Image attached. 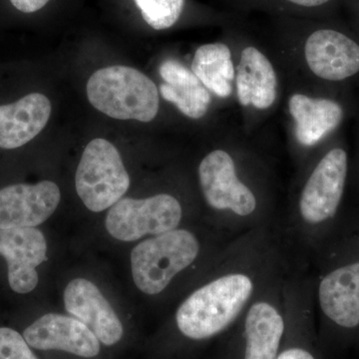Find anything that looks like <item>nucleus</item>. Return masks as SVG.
Masks as SVG:
<instances>
[{"mask_svg":"<svg viewBox=\"0 0 359 359\" xmlns=\"http://www.w3.org/2000/svg\"><path fill=\"white\" fill-rule=\"evenodd\" d=\"M66 311L83 323L99 341L111 346L121 340L124 330L114 309L100 290L85 278L71 280L65 292Z\"/></svg>","mask_w":359,"mask_h":359,"instance_id":"13","label":"nucleus"},{"mask_svg":"<svg viewBox=\"0 0 359 359\" xmlns=\"http://www.w3.org/2000/svg\"><path fill=\"white\" fill-rule=\"evenodd\" d=\"M23 337L30 347L39 351H61L80 358H95L100 353V341L77 318L58 313H47L28 327Z\"/></svg>","mask_w":359,"mask_h":359,"instance_id":"11","label":"nucleus"},{"mask_svg":"<svg viewBox=\"0 0 359 359\" xmlns=\"http://www.w3.org/2000/svg\"><path fill=\"white\" fill-rule=\"evenodd\" d=\"M304 58L316 76L341 81L359 72V45L344 33L316 30L304 44Z\"/></svg>","mask_w":359,"mask_h":359,"instance_id":"12","label":"nucleus"},{"mask_svg":"<svg viewBox=\"0 0 359 359\" xmlns=\"http://www.w3.org/2000/svg\"><path fill=\"white\" fill-rule=\"evenodd\" d=\"M276 359H318L311 348L302 346H290L283 348Z\"/></svg>","mask_w":359,"mask_h":359,"instance_id":"22","label":"nucleus"},{"mask_svg":"<svg viewBox=\"0 0 359 359\" xmlns=\"http://www.w3.org/2000/svg\"><path fill=\"white\" fill-rule=\"evenodd\" d=\"M161 95L174 104L180 112L192 119H201L207 114L212 102L209 90L186 66L175 59H168L159 68Z\"/></svg>","mask_w":359,"mask_h":359,"instance_id":"18","label":"nucleus"},{"mask_svg":"<svg viewBox=\"0 0 359 359\" xmlns=\"http://www.w3.org/2000/svg\"><path fill=\"white\" fill-rule=\"evenodd\" d=\"M142 18L153 29L172 27L183 13L185 0H134Z\"/></svg>","mask_w":359,"mask_h":359,"instance_id":"20","label":"nucleus"},{"mask_svg":"<svg viewBox=\"0 0 359 359\" xmlns=\"http://www.w3.org/2000/svg\"><path fill=\"white\" fill-rule=\"evenodd\" d=\"M238 99L244 107L271 108L278 97V77L271 61L256 47H245L236 70Z\"/></svg>","mask_w":359,"mask_h":359,"instance_id":"15","label":"nucleus"},{"mask_svg":"<svg viewBox=\"0 0 359 359\" xmlns=\"http://www.w3.org/2000/svg\"><path fill=\"white\" fill-rule=\"evenodd\" d=\"M287 1L290 2V4H295V6L316 7L327 4L330 0H287Z\"/></svg>","mask_w":359,"mask_h":359,"instance_id":"24","label":"nucleus"},{"mask_svg":"<svg viewBox=\"0 0 359 359\" xmlns=\"http://www.w3.org/2000/svg\"><path fill=\"white\" fill-rule=\"evenodd\" d=\"M254 292V283L245 273H228L195 290L176 313L179 332L201 341L221 334L231 327Z\"/></svg>","mask_w":359,"mask_h":359,"instance_id":"1","label":"nucleus"},{"mask_svg":"<svg viewBox=\"0 0 359 359\" xmlns=\"http://www.w3.org/2000/svg\"><path fill=\"white\" fill-rule=\"evenodd\" d=\"M289 110L294 121L295 138L306 147L320 143L344 118V110L335 101L299 93L290 97Z\"/></svg>","mask_w":359,"mask_h":359,"instance_id":"16","label":"nucleus"},{"mask_svg":"<svg viewBox=\"0 0 359 359\" xmlns=\"http://www.w3.org/2000/svg\"><path fill=\"white\" fill-rule=\"evenodd\" d=\"M342 237L339 252L318 285L323 318L340 337L359 335V223Z\"/></svg>","mask_w":359,"mask_h":359,"instance_id":"3","label":"nucleus"},{"mask_svg":"<svg viewBox=\"0 0 359 359\" xmlns=\"http://www.w3.org/2000/svg\"><path fill=\"white\" fill-rule=\"evenodd\" d=\"M54 182L16 184L0 189V230L34 228L50 218L60 203Z\"/></svg>","mask_w":359,"mask_h":359,"instance_id":"9","label":"nucleus"},{"mask_svg":"<svg viewBox=\"0 0 359 359\" xmlns=\"http://www.w3.org/2000/svg\"><path fill=\"white\" fill-rule=\"evenodd\" d=\"M94 108L111 118L148 123L159 112V91L152 80L129 66L97 70L87 83Z\"/></svg>","mask_w":359,"mask_h":359,"instance_id":"2","label":"nucleus"},{"mask_svg":"<svg viewBox=\"0 0 359 359\" xmlns=\"http://www.w3.org/2000/svg\"><path fill=\"white\" fill-rule=\"evenodd\" d=\"M46 240L35 228L0 230V256L8 266V283L18 294H28L36 287V268L46 261Z\"/></svg>","mask_w":359,"mask_h":359,"instance_id":"10","label":"nucleus"},{"mask_svg":"<svg viewBox=\"0 0 359 359\" xmlns=\"http://www.w3.org/2000/svg\"><path fill=\"white\" fill-rule=\"evenodd\" d=\"M348 169L346 151H328L314 168L299 198L302 218L313 226H325L337 217L344 197Z\"/></svg>","mask_w":359,"mask_h":359,"instance_id":"7","label":"nucleus"},{"mask_svg":"<svg viewBox=\"0 0 359 359\" xmlns=\"http://www.w3.org/2000/svg\"><path fill=\"white\" fill-rule=\"evenodd\" d=\"M285 334V318L273 304H252L245 320L242 359H276L283 349Z\"/></svg>","mask_w":359,"mask_h":359,"instance_id":"17","label":"nucleus"},{"mask_svg":"<svg viewBox=\"0 0 359 359\" xmlns=\"http://www.w3.org/2000/svg\"><path fill=\"white\" fill-rule=\"evenodd\" d=\"M199 179L205 202L212 209L242 217L256 210L254 193L238 178L235 162L226 151L215 150L205 156L199 166Z\"/></svg>","mask_w":359,"mask_h":359,"instance_id":"8","label":"nucleus"},{"mask_svg":"<svg viewBox=\"0 0 359 359\" xmlns=\"http://www.w3.org/2000/svg\"><path fill=\"white\" fill-rule=\"evenodd\" d=\"M51 103L43 94H28L16 102L0 106V148H20L44 129Z\"/></svg>","mask_w":359,"mask_h":359,"instance_id":"14","label":"nucleus"},{"mask_svg":"<svg viewBox=\"0 0 359 359\" xmlns=\"http://www.w3.org/2000/svg\"><path fill=\"white\" fill-rule=\"evenodd\" d=\"M182 216L179 201L168 194L141 200L124 198L110 208L105 226L113 238L134 242L146 235L157 236L175 230Z\"/></svg>","mask_w":359,"mask_h":359,"instance_id":"6","label":"nucleus"},{"mask_svg":"<svg viewBox=\"0 0 359 359\" xmlns=\"http://www.w3.org/2000/svg\"><path fill=\"white\" fill-rule=\"evenodd\" d=\"M75 186L91 212H102L122 199L130 187L129 174L111 142L97 138L86 146L78 165Z\"/></svg>","mask_w":359,"mask_h":359,"instance_id":"5","label":"nucleus"},{"mask_svg":"<svg viewBox=\"0 0 359 359\" xmlns=\"http://www.w3.org/2000/svg\"><path fill=\"white\" fill-rule=\"evenodd\" d=\"M0 359H39L23 335L8 327H0Z\"/></svg>","mask_w":359,"mask_h":359,"instance_id":"21","label":"nucleus"},{"mask_svg":"<svg viewBox=\"0 0 359 359\" xmlns=\"http://www.w3.org/2000/svg\"><path fill=\"white\" fill-rule=\"evenodd\" d=\"M199 252L197 238L187 230L175 229L148 238L131 252L135 285L144 294H160L175 276L194 263Z\"/></svg>","mask_w":359,"mask_h":359,"instance_id":"4","label":"nucleus"},{"mask_svg":"<svg viewBox=\"0 0 359 359\" xmlns=\"http://www.w3.org/2000/svg\"><path fill=\"white\" fill-rule=\"evenodd\" d=\"M11 2L21 13H32L46 6L49 0H11Z\"/></svg>","mask_w":359,"mask_h":359,"instance_id":"23","label":"nucleus"},{"mask_svg":"<svg viewBox=\"0 0 359 359\" xmlns=\"http://www.w3.org/2000/svg\"><path fill=\"white\" fill-rule=\"evenodd\" d=\"M192 72L205 88L219 98H228L233 91L236 69L228 45L209 43L194 54Z\"/></svg>","mask_w":359,"mask_h":359,"instance_id":"19","label":"nucleus"}]
</instances>
